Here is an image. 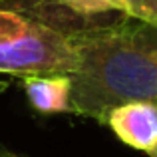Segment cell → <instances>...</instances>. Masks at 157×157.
<instances>
[{
	"instance_id": "obj_1",
	"label": "cell",
	"mask_w": 157,
	"mask_h": 157,
	"mask_svg": "<svg viewBox=\"0 0 157 157\" xmlns=\"http://www.w3.org/2000/svg\"><path fill=\"white\" fill-rule=\"evenodd\" d=\"M70 111L105 123L111 109L157 101V26L117 12L78 50Z\"/></svg>"
},
{
	"instance_id": "obj_2",
	"label": "cell",
	"mask_w": 157,
	"mask_h": 157,
	"mask_svg": "<svg viewBox=\"0 0 157 157\" xmlns=\"http://www.w3.org/2000/svg\"><path fill=\"white\" fill-rule=\"evenodd\" d=\"M115 14L82 16L64 0H0V74L70 76L84 40Z\"/></svg>"
},
{
	"instance_id": "obj_3",
	"label": "cell",
	"mask_w": 157,
	"mask_h": 157,
	"mask_svg": "<svg viewBox=\"0 0 157 157\" xmlns=\"http://www.w3.org/2000/svg\"><path fill=\"white\" fill-rule=\"evenodd\" d=\"M125 145L149 151L157 143V101H131L109 111L105 123Z\"/></svg>"
},
{
	"instance_id": "obj_4",
	"label": "cell",
	"mask_w": 157,
	"mask_h": 157,
	"mask_svg": "<svg viewBox=\"0 0 157 157\" xmlns=\"http://www.w3.org/2000/svg\"><path fill=\"white\" fill-rule=\"evenodd\" d=\"M24 92L32 109L38 113H64L70 111L72 82L70 76H30L22 80Z\"/></svg>"
},
{
	"instance_id": "obj_5",
	"label": "cell",
	"mask_w": 157,
	"mask_h": 157,
	"mask_svg": "<svg viewBox=\"0 0 157 157\" xmlns=\"http://www.w3.org/2000/svg\"><path fill=\"white\" fill-rule=\"evenodd\" d=\"M119 12L157 26V0H111Z\"/></svg>"
},
{
	"instance_id": "obj_6",
	"label": "cell",
	"mask_w": 157,
	"mask_h": 157,
	"mask_svg": "<svg viewBox=\"0 0 157 157\" xmlns=\"http://www.w3.org/2000/svg\"><path fill=\"white\" fill-rule=\"evenodd\" d=\"M64 2L82 16H105L111 12H119L111 0H64Z\"/></svg>"
},
{
	"instance_id": "obj_7",
	"label": "cell",
	"mask_w": 157,
	"mask_h": 157,
	"mask_svg": "<svg viewBox=\"0 0 157 157\" xmlns=\"http://www.w3.org/2000/svg\"><path fill=\"white\" fill-rule=\"evenodd\" d=\"M0 157H24V155L14 153V151H10V149H4V147H0Z\"/></svg>"
},
{
	"instance_id": "obj_8",
	"label": "cell",
	"mask_w": 157,
	"mask_h": 157,
	"mask_svg": "<svg viewBox=\"0 0 157 157\" xmlns=\"http://www.w3.org/2000/svg\"><path fill=\"white\" fill-rule=\"evenodd\" d=\"M147 155H149V157H157V143H155L153 147H151L149 151H147Z\"/></svg>"
}]
</instances>
